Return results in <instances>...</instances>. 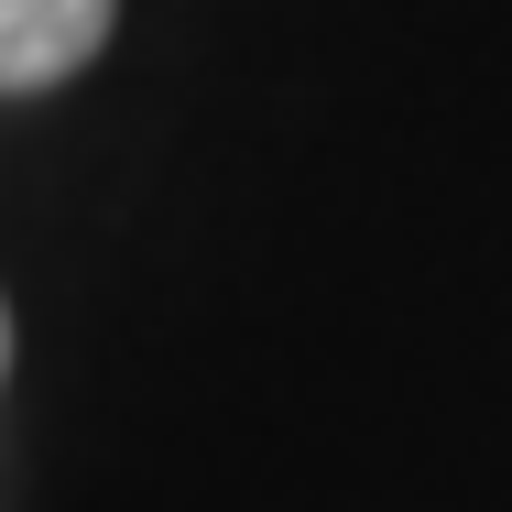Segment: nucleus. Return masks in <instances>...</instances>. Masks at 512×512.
I'll return each mask as SVG.
<instances>
[{
	"mask_svg": "<svg viewBox=\"0 0 512 512\" xmlns=\"http://www.w3.org/2000/svg\"><path fill=\"white\" fill-rule=\"evenodd\" d=\"M0 371H11V306H0Z\"/></svg>",
	"mask_w": 512,
	"mask_h": 512,
	"instance_id": "2",
	"label": "nucleus"
},
{
	"mask_svg": "<svg viewBox=\"0 0 512 512\" xmlns=\"http://www.w3.org/2000/svg\"><path fill=\"white\" fill-rule=\"evenodd\" d=\"M109 11H120V0H0V99L66 88L109 44Z\"/></svg>",
	"mask_w": 512,
	"mask_h": 512,
	"instance_id": "1",
	"label": "nucleus"
}]
</instances>
